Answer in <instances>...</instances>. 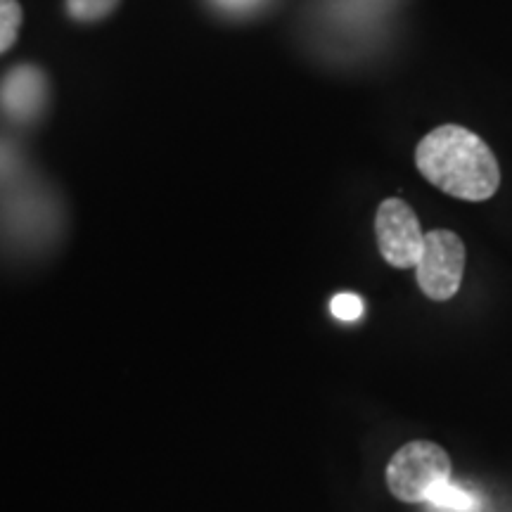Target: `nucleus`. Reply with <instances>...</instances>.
Segmentation results:
<instances>
[{
  "label": "nucleus",
  "instance_id": "f257e3e1",
  "mask_svg": "<svg viewBox=\"0 0 512 512\" xmlns=\"http://www.w3.org/2000/svg\"><path fill=\"white\" fill-rule=\"evenodd\" d=\"M415 166L434 188L465 202L491 200L501 185L494 150L477 133L456 124L434 128L420 140Z\"/></svg>",
  "mask_w": 512,
  "mask_h": 512
},
{
  "label": "nucleus",
  "instance_id": "f03ea898",
  "mask_svg": "<svg viewBox=\"0 0 512 512\" xmlns=\"http://www.w3.org/2000/svg\"><path fill=\"white\" fill-rule=\"evenodd\" d=\"M451 479V458L434 441H408L387 465V486L403 503H422L434 484Z\"/></svg>",
  "mask_w": 512,
  "mask_h": 512
},
{
  "label": "nucleus",
  "instance_id": "7ed1b4c3",
  "mask_svg": "<svg viewBox=\"0 0 512 512\" xmlns=\"http://www.w3.org/2000/svg\"><path fill=\"white\" fill-rule=\"evenodd\" d=\"M465 245L453 230L434 228L425 233L422 252L415 266V280L432 302H448L460 290L465 273Z\"/></svg>",
  "mask_w": 512,
  "mask_h": 512
},
{
  "label": "nucleus",
  "instance_id": "20e7f679",
  "mask_svg": "<svg viewBox=\"0 0 512 512\" xmlns=\"http://www.w3.org/2000/svg\"><path fill=\"white\" fill-rule=\"evenodd\" d=\"M375 238L380 254L392 268L403 271V268L418 266L425 233H422L411 204L399 200V197L384 200L375 214Z\"/></svg>",
  "mask_w": 512,
  "mask_h": 512
},
{
  "label": "nucleus",
  "instance_id": "39448f33",
  "mask_svg": "<svg viewBox=\"0 0 512 512\" xmlns=\"http://www.w3.org/2000/svg\"><path fill=\"white\" fill-rule=\"evenodd\" d=\"M48 100V83L41 69L22 67L12 69L0 83V107L12 121H34L43 112V105Z\"/></svg>",
  "mask_w": 512,
  "mask_h": 512
},
{
  "label": "nucleus",
  "instance_id": "423d86ee",
  "mask_svg": "<svg viewBox=\"0 0 512 512\" xmlns=\"http://www.w3.org/2000/svg\"><path fill=\"white\" fill-rule=\"evenodd\" d=\"M427 503L437 505L441 510H453V512H472L477 510V498L467 494L465 489H460L451 482V479H444V482L434 484L427 494Z\"/></svg>",
  "mask_w": 512,
  "mask_h": 512
},
{
  "label": "nucleus",
  "instance_id": "0eeeda50",
  "mask_svg": "<svg viewBox=\"0 0 512 512\" xmlns=\"http://www.w3.org/2000/svg\"><path fill=\"white\" fill-rule=\"evenodd\" d=\"M22 27V8L17 0H0V53L15 46Z\"/></svg>",
  "mask_w": 512,
  "mask_h": 512
},
{
  "label": "nucleus",
  "instance_id": "6e6552de",
  "mask_svg": "<svg viewBox=\"0 0 512 512\" xmlns=\"http://www.w3.org/2000/svg\"><path fill=\"white\" fill-rule=\"evenodd\" d=\"M117 5L119 0H67L69 15L79 22H95V19L107 17Z\"/></svg>",
  "mask_w": 512,
  "mask_h": 512
},
{
  "label": "nucleus",
  "instance_id": "1a4fd4ad",
  "mask_svg": "<svg viewBox=\"0 0 512 512\" xmlns=\"http://www.w3.org/2000/svg\"><path fill=\"white\" fill-rule=\"evenodd\" d=\"M330 311L337 320H344V323H354V320L363 316V299L356 297V294H351V292H342V294H337L335 299H332Z\"/></svg>",
  "mask_w": 512,
  "mask_h": 512
},
{
  "label": "nucleus",
  "instance_id": "9d476101",
  "mask_svg": "<svg viewBox=\"0 0 512 512\" xmlns=\"http://www.w3.org/2000/svg\"><path fill=\"white\" fill-rule=\"evenodd\" d=\"M221 10L233 12V15H245V12L259 10L266 0H214Z\"/></svg>",
  "mask_w": 512,
  "mask_h": 512
}]
</instances>
